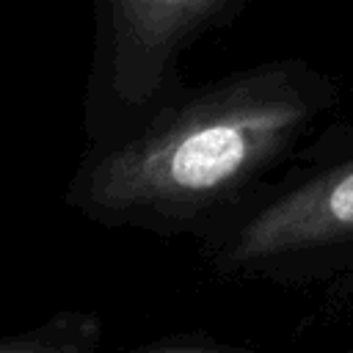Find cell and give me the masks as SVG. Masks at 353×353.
Here are the masks:
<instances>
[{
    "label": "cell",
    "instance_id": "obj_1",
    "mask_svg": "<svg viewBox=\"0 0 353 353\" xmlns=\"http://www.w3.org/2000/svg\"><path fill=\"white\" fill-rule=\"evenodd\" d=\"M301 116L292 94L265 83L218 91L108 152L88 176V199L105 210L201 207L262 165Z\"/></svg>",
    "mask_w": 353,
    "mask_h": 353
},
{
    "label": "cell",
    "instance_id": "obj_2",
    "mask_svg": "<svg viewBox=\"0 0 353 353\" xmlns=\"http://www.w3.org/2000/svg\"><path fill=\"white\" fill-rule=\"evenodd\" d=\"M353 234V163L323 174L262 210L240 234L234 259H262Z\"/></svg>",
    "mask_w": 353,
    "mask_h": 353
},
{
    "label": "cell",
    "instance_id": "obj_3",
    "mask_svg": "<svg viewBox=\"0 0 353 353\" xmlns=\"http://www.w3.org/2000/svg\"><path fill=\"white\" fill-rule=\"evenodd\" d=\"M218 0H113L116 88L141 99L157 83L165 58Z\"/></svg>",
    "mask_w": 353,
    "mask_h": 353
}]
</instances>
